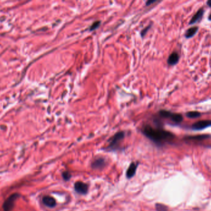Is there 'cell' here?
Wrapping results in <instances>:
<instances>
[{
  "mask_svg": "<svg viewBox=\"0 0 211 211\" xmlns=\"http://www.w3.org/2000/svg\"><path fill=\"white\" fill-rule=\"evenodd\" d=\"M186 115L189 118H197L200 117L201 116V114L198 112L193 111V112H188Z\"/></svg>",
  "mask_w": 211,
  "mask_h": 211,
  "instance_id": "cell-13",
  "label": "cell"
},
{
  "mask_svg": "<svg viewBox=\"0 0 211 211\" xmlns=\"http://www.w3.org/2000/svg\"><path fill=\"white\" fill-rule=\"evenodd\" d=\"M158 114L159 117L169 119L175 123H180L183 121V117L180 114L174 113L167 110H160Z\"/></svg>",
  "mask_w": 211,
  "mask_h": 211,
  "instance_id": "cell-2",
  "label": "cell"
},
{
  "mask_svg": "<svg viewBox=\"0 0 211 211\" xmlns=\"http://www.w3.org/2000/svg\"><path fill=\"white\" fill-rule=\"evenodd\" d=\"M143 134L155 144L161 145L170 142L174 138V135L159 127H153L150 125H145L142 128Z\"/></svg>",
  "mask_w": 211,
  "mask_h": 211,
  "instance_id": "cell-1",
  "label": "cell"
},
{
  "mask_svg": "<svg viewBox=\"0 0 211 211\" xmlns=\"http://www.w3.org/2000/svg\"><path fill=\"white\" fill-rule=\"evenodd\" d=\"M62 177L65 180H69L71 177V175L69 172L65 171V172L62 173Z\"/></svg>",
  "mask_w": 211,
  "mask_h": 211,
  "instance_id": "cell-16",
  "label": "cell"
},
{
  "mask_svg": "<svg viewBox=\"0 0 211 211\" xmlns=\"http://www.w3.org/2000/svg\"><path fill=\"white\" fill-rule=\"evenodd\" d=\"M100 24H101V22L99 21L95 22L92 25H91V27H90V31H94V30L96 29L97 28H98V27H99Z\"/></svg>",
  "mask_w": 211,
  "mask_h": 211,
  "instance_id": "cell-14",
  "label": "cell"
},
{
  "mask_svg": "<svg viewBox=\"0 0 211 211\" xmlns=\"http://www.w3.org/2000/svg\"><path fill=\"white\" fill-rule=\"evenodd\" d=\"M198 27H192L190 28L189 29H188L185 33V37L187 39H190L192 37H193L196 32H198Z\"/></svg>",
  "mask_w": 211,
  "mask_h": 211,
  "instance_id": "cell-12",
  "label": "cell"
},
{
  "mask_svg": "<svg viewBox=\"0 0 211 211\" xmlns=\"http://www.w3.org/2000/svg\"><path fill=\"white\" fill-rule=\"evenodd\" d=\"M156 210L157 211H166L167 207L164 205L156 204Z\"/></svg>",
  "mask_w": 211,
  "mask_h": 211,
  "instance_id": "cell-15",
  "label": "cell"
},
{
  "mask_svg": "<svg viewBox=\"0 0 211 211\" xmlns=\"http://www.w3.org/2000/svg\"><path fill=\"white\" fill-rule=\"evenodd\" d=\"M179 61V55L176 52H173L170 54V56L168 58L167 63L169 65L173 66L175 65Z\"/></svg>",
  "mask_w": 211,
  "mask_h": 211,
  "instance_id": "cell-9",
  "label": "cell"
},
{
  "mask_svg": "<svg viewBox=\"0 0 211 211\" xmlns=\"http://www.w3.org/2000/svg\"><path fill=\"white\" fill-rule=\"evenodd\" d=\"M74 188L76 192L81 195H85L88 189V185L85 183L81 181H77L75 183Z\"/></svg>",
  "mask_w": 211,
  "mask_h": 211,
  "instance_id": "cell-6",
  "label": "cell"
},
{
  "mask_svg": "<svg viewBox=\"0 0 211 211\" xmlns=\"http://www.w3.org/2000/svg\"><path fill=\"white\" fill-rule=\"evenodd\" d=\"M207 5H208L209 7H211V0H209V1H208L207 2Z\"/></svg>",
  "mask_w": 211,
  "mask_h": 211,
  "instance_id": "cell-19",
  "label": "cell"
},
{
  "mask_svg": "<svg viewBox=\"0 0 211 211\" xmlns=\"http://www.w3.org/2000/svg\"><path fill=\"white\" fill-rule=\"evenodd\" d=\"M155 2V1H148L146 2V6L151 5L152 3H154Z\"/></svg>",
  "mask_w": 211,
  "mask_h": 211,
  "instance_id": "cell-18",
  "label": "cell"
},
{
  "mask_svg": "<svg viewBox=\"0 0 211 211\" xmlns=\"http://www.w3.org/2000/svg\"><path fill=\"white\" fill-rule=\"evenodd\" d=\"M204 11L203 8L200 9V10L194 15V16L191 18V19L190 22V24L192 25V24H194L196 22H198L201 19V18L203 17V14H204Z\"/></svg>",
  "mask_w": 211,
  "mask_h": 211,
  "instance_id": "cell-8",
  "label": "cell"
},
{
  "mask_svg": "<svg viewBox=\"0 0 211 211\" xmlns=\"http://www.w3.org/2000/svg\"><path fill=\"white\" fill-rule=\"evenodd\" d=\"M19 197L20 195L18 193H14L10 196H9L4 202L3 205L4 211H12L14 208L16 201Z\"/></svg>",
  "mask_w": 211,
  "mask_h": 211,
  "instance_id": "cell-4",
  "label": "cell"
},
{
  "mask_svg": "<svg viewBox=\"0 0 211 211\" xmlns=\"http://www.w3.org/2000/svg\"><path fill=\"white\" fill-rule=\"evenodd\" d=\"M209 21H211V14H210V16H209Z\"/></svg>",
  "mask_w": 211,
  "mask_h": 211,
  "instance_id": "cell-20",
  "label": "cell"
},
{
  "mask_svg": "<svg viewBox=\"0 0 211 211\" xmlns=\"http://www.w3.org/2000/svg\"><path fill=\"white\" fill-rule=\"evenodd\" d=\"M137 169V165L135 163H132L129 167L127 169V173H126V176L128 178H130L134 176L135 174L136 170Z\"/></svg>",
  "mask_w": 211,
  "mask_h": 211,
  "instance_id": "cell-10",
  "label": "cell"
},
{
  "mask_svg": "<svg viewBox=\"0 0 211 211\" xmlns=\"http://www.w3.org/2000/svg\"><path fill=\"white\" fill-rule=\"evenodd\" d=\"M43 204L48 207H54L56 204V200L50 196H45L42 199Z\"/></svg>",
  "mask_w": 211,
  "mask_h": 211,
  "instance_id": "cell-7",
  "label": "cell"
},
{
  "mask_svg": "<svg viewBox=\"0 0 211 211\" xmlns=\"http://www.w3.org/2000/svg\"><path fill=\"white\" fill-rule=\"evenodd\" d=\"M105 166V160L104 159L99 158L95 160L92 163V167L94 169H101Z\"/></svg>",
  "mask_w": 211,
  "mask_h": 211,
  "instance_id": "cell-11",
  "label": "cell"
},
{
  "mask_svg": "<svg viewBox=\"0 0 211 211\" xmlns=\"http://www.w3.org/2000/svg\"><path fill=\"white\" fill-rule=\"evenodd\" d=\"M151 25H148L147 27H146V28L143 29L141 31V37H144V36L146 35V34L147 33V32L149 31V29H150V28L151 27Z\"/></svg>",
  "mask_w": 211,
  "mask_h": 211,
  "instance_id": "cell-17",
  "label": "cell"
},
{
  "mask_svg": "<svg viewBox=\"0 0 211 211\" xmlns=\"http://www.w3.org/2000/svg\"><path fill=\"white\" fill-rule=\"evenodd\" d=\"M211 126L210 120H202L199 121L192 125V130H204L206 127Z\"/></svg>",
  "mask_w": 211,
  "mask_h": 211,
  "instance_id": "cell-5",
  "label": "cell"
},
{
  "mask_svg": "<svg viewBox=\"0 0 211 211\" xmlns=\"http://www.w3.org/2000/svg\"><path fill=\"white\" fill-rule=\"evenodd\" d=\"M125 137V133L123 131H119L114 134L109 141V145L107 149L112 150L115 149L118 146L119 144L124 139Z\"/></svg>",
  "mask_w": 211,
  "mask_h": 211,
  "instance_id": "cell-3",
  "label": "cell"
}]
</instances>
